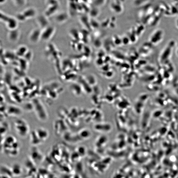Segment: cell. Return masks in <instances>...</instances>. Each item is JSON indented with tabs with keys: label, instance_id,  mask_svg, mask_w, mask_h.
<instances>
[{
	"label": "cell",
	"instance_id": "cell-1",
	"mask_svg": "<svg viewBox=\"0 0 178 178\" xmlns=\"http://www.w3.org/2000/svg\"><path fill=\"white\" fill-rule=\"evenodd\" d=\"M2 148L7 154H16L19 151V144L15 137L10 136L4 140Z\"/></svg>",
	"mask_w": 178,
	"mask_h": 178
},
{
	"label": "cell",
	"instance_id": "cell-2",
	"mask_svg": "<svg viewBox=\"0 0 178 178\" xmlns=\"http://www.w3.org/2000/svg\"><path fill=\"white\" fill-rule=\"evenodd\" d=\"M14 129L19 136L25 137L29 134L30 127L27 121L23 119H19L14 122Z\"/></svg>",
	"mask_w": 178,
	"mask_h": 178
},
{
	"label": "cell",
	"instance_id": "cell-3",
	"mask_svg": "<svg viewBox=\"0 0 178 178\" xmlns=\"http://www.w3.org/2000/svg\"><path fill=\"white\" fill-rule=\"evenodd\" d=\"M175 42L171 41L166 45L159 57V61L161 64H164L169 60L172 55L173 49L175 46Z\"/></svg>",
	"mask_w": 178,
	"mask_h": 178
},
{
	"label": "cell",
	"instance_id": "cell-4",
	"mask_svg": "<svg viewBox=\"0 0 178 178\" xmlns=\"http://www.w3.org/2000/svg\"><path fill=\"white\" fill-rule=\"evenodd\" d=\"M33 104V110L35 111L36 115L40 120L44 121L47 119V113L45 108L43 104L37 101Z\"/></svg>",
	"mask_w": 178,
	"mask_h": 178
},
{
	"label": "cell",
	"instance_id": "cell-5",
	"mask_svg": "<svg viewBox=\"0 0 178 178\" xmlns=\"http://www.w3.org/2000/svg\"><path fill=\"white\" fill-rule=\"evenodd\" d=\"M163 38V32L160 30L156 31L151 36L149 42L153 46H156L162 42Z\"/></svg>",
	"mask_w": 178,
	"mask_h": 178
},
{
	"label": "cell",
	"instance_id": "cell-6",
	"mask_svg": "<svg viewBox=\"0 0 178 178\" xmlns=\"http://www.w3.org/2000/svg\"><path fill=\"white\" fill-rule=\"evenodd\" d=\"M37 137L42 143L47 140L49 136L48 131L43 128H39L34 131Z\"/></svg>",
	"mask_w": 178,
	"mask_h": 178
},
{
	"label": "cell",
	"instance_id": "cell-7",
	"mask_svg": "<svg viewBox=\"0 0 178 178\" xmlns=\"http://www.w3.org/2000/svg\"><path fill=\"white\" fill-rule=\"evenodd\" d=\"M54 28L52 27L47 26L41 32V39L44 41H47L53 36Z\"/></svg>",
	"mask_w": 178,
	"mask_h": 178
},
{
	"label": "cell",
	"instance_id": "cell-8",
	"mask_svg": "<svg viewBox=\"0 0 178 178\" xmlns=\"http://www.w3.org/2000/svg\"><path fill=\"white\" fill-rule=\"evenodd\" d=\"M41 32L40 30L35 29L30 33L29 36L30 42L32 44H35L41 39Z\"/></svg>",
	"mask_w": 178,
	"mask_h": 178
},
{
	"label": "cell",
	"instance_id": "cell-9",
	"mask_svg": "<svg viewBox=\"0 0 178 178\" xmlns=\"http://www.w3.org/2000/svg\"><path fill=\"white\" fill-rule=\"evenodd\" d=\"M7 112L9 115L11 116H19L22 114V109L15 106L10 105L8 107L7 109Z\"/></svg>",
	"mask_w": 178,
	"mask_h": 178
},
{
	"label": "cell",
	"instance_id": "cell-10",
	"mask_svg": "<svg viewBox=\"0 0 178 178\" xmlns=\"http://www.w3.org/2000/svg\"><path fill=\"white\" fill-rule=\"evenodd\" d=\"M7 25L9 30H16L17 26V22L16 20L12 18H8L6 20Z\"/></svg>",
	"mask_w": 178,
	"mask_h": 178
},
{
	"label": "cell",
	"instance_id": "cell-11",
	"mask_svg": "<svg viewBox=\"0 0 178 178\" xmlns=\"http://www.w3.org/2000/svg\"><path fill=\"white\" fill-rule=\"evenodd\" d=\"M25 18H28L34 17L35 15V11L34 9H28L22 13Z\"/></svg>",
	"mask_w": 178,
	"mask_h": 178
},
{
	"label": "cell",
	"instance_id": "cell-12",
	"mask_svg": "<svg viewBox=\"0 0 178 178\" xmlns=\"http://www.w3.org/2000/svg\"><path fill=\"white\" fill-rule=\"evenodd\" d=\"M175 52L177 56L178 57V41L177 43H175Z\"/></svg>",
	"mask_w": 178,
	"mask_h": 178
}]
</instances>
